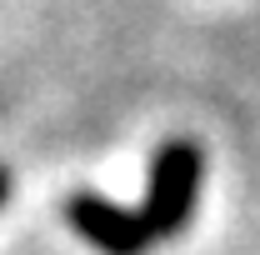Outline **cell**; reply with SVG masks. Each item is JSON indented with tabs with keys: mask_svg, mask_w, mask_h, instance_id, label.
<instances>
[{
	"mask_svg": "<svg viewBox=\"0 0 260 255\" xmlns=\"http://www.w3.org/2000/svg\"><path fill=\"white\" fill-rule=\"evenodd\" d=\"M70 225L105 255H140L145 245H155L145 220H140V210H120L95 190L70 195Z\"/></svg>",
	"mask_w": 260,
	"mask_h": 255,
	"instance_id": "cell-2",
	"label": "cell"
},
{
	"mask_svg": "<svg viewBox=\"0 0 260 255\" xmlns=\"http://www.w3.org/2000/svg\"><path fill=\"white\" fill-rule=\"evenodd\" d=\"M0 200H5V170H0Z\"/></svg>",
	"mask_w": 260,
	"mask_h": 255,
	"instance_id": "cell-3",
	"label": "cell"
},
{
	"mask_svg": "<svg viewBox=\"0 0 260 255\" xmlns=\"http://www.w3.org/2000/svg\"><path fill=\"white\" fill-rule=\"evenodd\" d=\"M195 190H200V150L185 145V140H170L150 160V190H145V205H140V220L150 230V240L175 235L195 215Z\"/></svg>",
	"mask_w": 260,
	"mask_h": 255,
	"instance_id": "cell-1",
	"label": "cell"
}]
</instances>
